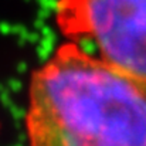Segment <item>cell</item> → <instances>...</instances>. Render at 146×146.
<instances>
[{
  "label": "cell",
  "instance_id": "obj_1",
  "mask_svg": "<svg viewBox=\"0 0 146 146\" xmlns=\"http://www.w3.org/2000/svg\"><path fill=\"white\" fill-rule=\"evenodd\" d=\"M27 146H146V80L74 41L29 78Z\"/></svg>",
  "mask_w": 146,
  "mask_h": 146
},
{
  "label": "cell",
  "instance_id": "obj_2",
  "mask_svg": "<svg viewBox=\"0 0 146 146\" xmlns=\"http://www.w3.org/2000/svg\"><path fill=\"white\" fill-rule=\"evenodd\" d=\"M54 23L65 40L146 80V0H57Z\"/></svg>",
  "mask_w": 146,
  "mask_h": 146
}]
</instances>
